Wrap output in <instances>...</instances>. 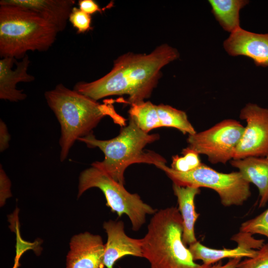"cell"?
<instances>
[{
    "label": "cell",
    "instance_id": "1",
    "mask_svg": "<svg viewBox=\"0 0 268 268\" xmlns=\"http://www.w3.org/2000/svg\"><path fill=\"white\" fill-rule=\"evenodd\" d=\"M179 57L178 50L166 44L150 53H128L117 58L108 73L91 82L79 81L73 89L93 100L127 95L131 104L150 97L161 76L162 68Z\"/></svg>",
    "mask_w": 268,
    "mask_h": 268
},
{
    "label": "cell",
    "instance_id": "2",
    "mask_svg": "<svg viewBox=\"0 0 268 268\" xmlns=\"http://www.w3.org/2000/svg\"><path fill=\"white\" fill-rule=\"evenodd\" d=\"M44 95L60 124L61 162L67 158L74 142L92 133V130L104 117H110L121 126L126 125V119L116 112L114 101L111 99L105 100L103 104H100L62 83L45 92Z\"/></svg>",
    "mask_w": 268,
    "mask_h": 268
},
{
    "label": "cell",
    "instance_id": "3",
    "mask_svg": "<svg viewBox=\"0 0 268 268\" xmlns=\"http://www.w3.org/2000/svg\"><path fill=\"white\" fill-rule=\"evenodd\" d=\"M183 219L179 209L171 206L157 211L141 238L143 258L150 268H210L212 265L195 262L183 243Z\"/></svg>",
    "mask_w": 268,
    "mask_h": 268
},
{
    "label": "cell",
    "instance_id": "4",
    "mask_svg": "<svg viewBox=\"0 0 268 268\" xmlns=\"http://www.w3.org/2000/svg\"><path fill=\"white\" fill-rule=\"evenodd\" d=\"M59 31L36 13L15 5H0V56L23 59L28 51L48 50Z\"/></svg>",
    "mask_w": 268,
    "mask_h": 268
},
{
    "label": "cell",
    "instance_id": "5",
    "mask_svg": "<svg viewBox=\"0 0 268 268\" xmlns=\"http://www.w3.org/2000/svg\"><path fill=\"white\" fill-rule=\"evenodd\" d=\"M159 138V134L143 132L130 119L128 125L123 127L119 135L112 139H98L92 133L78 140L85 143L88 147L99 148L104 153V159L93 162L91 166L100 169L124 185V172L130 165L140 163L155 165L159 161H166L153 151L143 150L147 144Z\"/></svg>",
    "mask_w": 268,
    "mask_h": 268
},
{
    "label": "cell",
    "instance_id": "6",
    "mask_svg": "<svg viewBox=\"0 0 268 268\" xmlns=\"http://www.w3.org/2000/svg\"><path fill=\"white\" fill-rule=\"evenodd\" d=\"M166 162L159 161L154 165L163 170L173 184L212 189L218 194L224 206L242 205L251 195L250 183L239 171L221 173L202 163L193 170L181 172L168 167Z\"/></svg>",
    "mask_w": 268,
    "mask_h": 268
},
{
    "label": "cell",
    "instance_id": "7",
    "mask_svg": "<svg viewBox=\"0 0 268 268\" xmlns=\"http://www.w3.org/2000/svg\"><path fill=\"white\" fill-rule=\"evenodd\" d=\"M92 188L99 189L106 200V205L120 217L126 214L130 218L132 229L137 231L145 222L147 214L157 210L144 203L137 194L128 192L124 185L115 181L100 169L91 166L83 170L79 177L77 198Z\"/></svg>",
    "mask_w": 268,
    "mask_h": 268
},
{
    "label": "cell",
    "instance_id": "8",
    "mask_svg": "<svg viewBox=\"0 0 268 268\" xmlns=\"http://www.w3.org/2000/svg\"><path fill=\"white\" fill-rule=\"evenodd\" d=\"M244 130L238 121L225 119L207 130L189 135L188 147L206 155L212 164H225L233 159Z\"/></svg>",
    "mask_w": 268,
    "mask_h": 268
},
{
    "label": "cell",
    "instance_id": "9",
    "mask_svg": "<svg viewBox=\"0 0 268 268\" xmlns=\"http://www.w3.org/2000/svg\"><path fill=\"white\" fill-rule=\"evenodd\" d=\"M240 118L247 125L233 159L268 156V109L248 103L241 109Z\"/></svg>",
    "mask_w": 268,
    "mask_h": 268
},
{
    "label": "cell",
    "instance_id": "10",
    "mask_svg": "<svg viewBox=\"0 0 268 268\" xmlns=\"http://www.w3.org/2000/svg\"><path fill=\"white\" fill-rule=\"evenodd\" d=\"M231 240L237 243L236 248L212 249L197 241L190 245L189 249L195 261L201 260L203 264L212 265L226 258H253L256 255L258 250L264 244V240L256 239L253 235L241 231L234 234Z\"/></svg>",
    "mask_w": 268,
    "mask_h": 268
},
{
    "label": "cell",
    "instance_id": "11",
    "mask_svg": "<svg viewBox=\"0 0 268 268\" xmlns=\"http://www.w3.org/2000/svg\"><path fill=\"white\" fill-rule=\"evenodd\" d=\"M66 268H103L105 251L102 238L85 232L73 236L69 243Z\"/></svg>",
    "mask_w": 268,
    "mask_h": 268
},
{
    "label": "cell",
    "instance_id": "12",
    "mask_svg": "<svg viewBox=\"0 0 268 268\" xmlns=\"http://www.w3.org/2000/svg\"><path fill=\"white\" fill-rule=\"evenodd\" d=\"M223 46L231 56H244L257 66L268 67V33H253L240 27L230 33Z\"/></svg>",
    "mask_w": 268,
    "mask_h": 268
},
{
    "label": "cell",
    "instance_id": "13",
    "mask_svg": "<svg viewBox=\"0 0 268 268\" xmlns=\"http://www.w3.org/2000/svg\"><path fill=\"white\" fill-rule=\"evenodd\" d=\"M103 228L108 236L103 257L104 267L113 268L115 263L126 256L143 258L141 239L127 236L123 221L110 220L104 223Z\"/></svg>",
    "mask_w": 268,
    "mask_h": 268
},
{
    "label": "cell",
    "instance_id": "14",
    "mask_svg": "<svg viewBox=\"0 0 268 268\" xmlns=\"http://www.w3.org/2000/svg\"><path fill=\"white\" fill-rule=\"evenodd\" d=\"M30 61L26 55L21 61L6 57L0 60V98L10 102H18L26 98L23 90L16 88L19 82H30L35 77L28 74Z\"/></svg>",
    "mask_w": 268,
    "mask_h": 268
},
{
    "label": "cell",
    "instance_id": "15",
    "mask_svg": "<svg viewBox=\"0 0 268 268\" xmlns=\"http://www.w3.org/2000/svg\"><path fill=\"white\" fill-rule=\"evenodd\" d=\"M74 0H1V4L21 6L36 13L55 26L59 32L64 31Z\"/></svg>",
    "mask_w": 268,
    "mask_h": 268
},
{
    "label": "cell",
    "instance_id": "16",
    "mask_svg": "<svg viewBox=\"0 0 268 268\" xmlns=\"http://www.w3.org/2000/svg\"><path fill=\"white\" fill-rule=\"evenodd\" d=\"M230 163L246 180L257 187L260 196L259 207L265 206L268 202V156L232 159Z\"/></svg>",
    "mask_w": 268,
    "mask_h": 268
},
{
    "label": "cell",
    "instance_id": "17",
    "mask_svg": "<svg viewBox=\"0 0 268 268\" xmlns=\"http://www.w3.org/2000/svg\"><path fill=\"white\" fill-rule=\"evenodd\" d=\"M173 190L177 198L178 209L183 219V242L186 246L190 245L197 241L195 225L200 214L196 211L195 199L200 193V188L173 184Z\"/></svg>",
    "mask_w": 268,
    "mask_h": 268
},
{
    "label": "cell",
    "instance_id": "18",
    "mask_svg": "<svg viewBox=\"0 0 268 268\" xmlns=\"http://www.w3.org/2000/svg\"><path fill=\"white\" fill-rule=\"evenodd\" d=\"M212 12L221 26L230 33L240 28L239 12L249 3L245 0H209Z\"/></svg>",
    "mask_w": 268,
    "mask_h": 268
},
{
    "label": "cell",
    "instance_id": "19",
    "mask_svg": "<svg viewBox=\"0 0 268 268\" xmlns=\"http://www.w3.org/2000/svg\"><path fill=\"white\" fill-rule=\"evenodd\" d=\"M129 114L130 119L145 133H149L154 129L161 127L156 105L150 101L131 104Z\"/></svg>",
    "mask_w": 268,
    "mask_h": 268
},
{
    "label": "cell",
    "instance_id": "20",
    "mask_svg": "<svg viewBox=\"0 0 268 268\" xmlns=\"http://www.w3.org/2000/svg\"><path fill=\"white\" fill-rule=\"evenodd\" d=\"M156 108L161 127L174 128L189 135L197 133L183 111L162 104L156 105Z\"/></svg>",
    "mask_w": 268,
    "mask_h": 268
},
{
    "label": "cell",
    "instance_id": "21",
    "mask_svg": "<svg viewBox=\"0 0 268 268\" xmlns=\"http://www.w3.org/2000/svg\"><path fill=\"white\" fill-rule=\"evenodd\" d=\"M183 156L172 157L171 168L181 172H187L199 167L202 163L199 154L188 147L182 151Z\"/></svg>",
    "mask_w": 268,
    "mask_h": 268
},
{
    "label": "cell",
    "instance_id": "22",
    "mask_svg": "<svg viewBox=\"0 0 268 268\" xmlns=\"http://www.w3.org/2000/svg\"><path fill=\"white\" fill-rule=\"evenodd\" d=\"M239 231L252 235L260 234L268 238V208L255 217L243 222Z\"/></svg>",
    "mask_w": 268,
    "mask_h": 268
},
{
    "label": "cell",
    "instance_id": "23",
    "mask_svg": "<svg viewBox=\"0 0 268 268\" xmlns=\"http://www.w3.org/2000/svg\"><path fill=\"white\" fill-rule=\"evenodd\" d=\"M68 21L76 30L77 34H83L92 29L91 16L73 6L68 17Z\"/></svg>",
    "mask_w": 268,
    "mask_h": 268
},
{
    "label": "cell",
    "instance_id": "24",
    "mask_svg": "<svg viewBox=\"0 0 268 268\" xmlns=\"http://www.w3.org/2000/svg\"><path fill=\"white\" fill-rule=\"evenodd\" d=\"M237 268H268V243L258 249L254 257L240 261Z\"/></svg>",
    "mask_w": 268,
    "mask_h": 268
},
{
    "label": "cell",
    "instance_id": "25",
    "mask_svg": "<svg viewBox=\"0 0 268 268\" xmlns=\"http://www.w3.org/2000/svg\"><path fill=\"white\" fill-rule=\"evenodd\" d=\"M0 203L3 204L5 200L11 196L10 182L0 165Z\"/></svg>",
    "mask_w": 268,
    "mask_h": 268
},
{
    "label": "cell",
    "instance_id": "26",
    "mask_svg": "<svg viewBox=\"0 0 268 268\" xmlns=\"http://www.w3.org/2000/svg\"><path fill=\"white\" fill-rule=\"evenodd\" d=\"M78 5L80 10L89 15L97 12H102L99 5L93 0H79Z\"/></svg>",
    "mask_w": 268,
    "mask_h": 268
},
{
    "label": "cell",
    "instance_id": "27",
    "mask_svg": "<svg viewBox=\"0 0 268 268\" xmlns=\"http://www.w3.org/2000/svg\"><path fill=\"white\" fill-rule=\"evenodd\" d=\"M10 136L8 133L7 126L4 122L0 120V150L2 152L9 146Z\"/></svg>",
    "mask_w": 268,
    "mask_h": 268
},
{
    "label": "cell",
    "instance_id": "28",
    "mask_svg": "<svg viewBox=\"0 0 268 268\" xmlns=\"http://www.w3.org/2000/svg\"><path fill=\"white\" fill-rule=\"evenodd\" d=\"M241 260V259L239 258L231 259L225 265H222L221 262L219 261L212 265L210 268H237Z\"/></svg>",
    "mask_w": 268,
    "mask_h": 268
},
{
    "label": "cell",
    "instance_id": "29",
    "mask_svg": "<svg viewBox=\"0 0 268 268\" xmlns=\"http://www.w3.org/2000/svg\"><path fill=\"white\" fill-rule=\"evenodd\" d=\"M13 268H17V267H16V266H14L13 267Z\"/></svg>",
    "mask_w": 268,
    "mask_h": 268
}]
</instances>
